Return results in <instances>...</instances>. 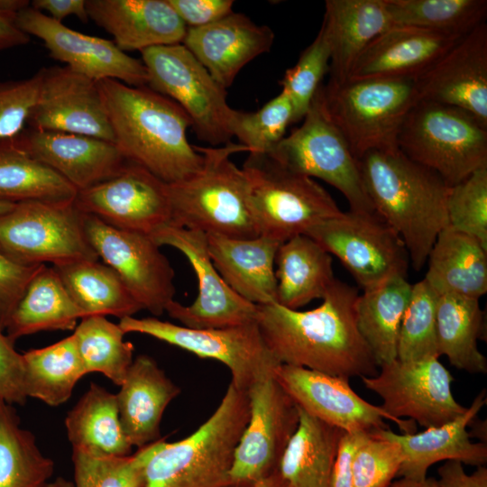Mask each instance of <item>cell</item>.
<instances>
[{
    "instance_id": "cell-1",
    "label": "cell",
    "mask_w": 487,
    "mask_h": 487,
    "mask_svg": "<svg viewBox=\"0 0 487 487\" xmlns=\"http://www.w3.org/2000/svg\"><path fill=\"white\" fill-rule=\"evenodd\" d=\"M355 288L335 280L310 310L257 305L255 322L280 364L344 378L374 376L379 366L356 323Z\"/></svg>"
},
{
    "instance_id": "cell-2",
    "label": "cell",
    "mask_w": 487,
    "mask_h": 487,
    "mask_svg": "<svg viewBox=\"0 0 487 487\" xmlns=\"http://www.w3.org/2000/svg\"><path fill=\"white\" fill-rule=\"evenodd\" d=\"M114 142L129 162L167 184L198 172L203 156L189 143L191 121L170 98L149 87H132L115 79L97 82Z\"/></svg>"
},
{
    "instance_id": "cell-3",
    "label": "cell",
    "mask_w": 487,
    "mask_h": 487,
    "mask_svg": "<svg viewBox=\"0 0 487 487\" xmlns=\"http://www.w3.org/2000/svg\"><path fill=\"white\" fill-rule=\"evenodd\" d=\"M357 161L374 211L400 235L409 263L420 271L436 237L448 225L449 186L398 147L370 151Z\"/></svg>"
},
{
    "instance_id": "cell-4",
    "label": "cell",
    "mask_w": 487,
    "mask_h": 487,
    "mask_svg": "<svg viewBox=\"0 0 487 487\" xmlns=\"http://www.w3.org/2000/svg\"><path fill=\"white\" fill-rule=\"evenodd\" d=\"M249 420L247 392L232 382L213 414L188 436L147 446L144 487H231L235 448Z\"/></svg>"
},
{
    "instance_id": "cell-5",
    "label": "cell",
    "mask_w": 487,
    "mask_h": 487,
    "mask_svg": "<svg viewBox=\"0 0 487 487\" xmlns=\"http://www.w3.org/2000/svg\"><path fill=\"white\" fill-rule=\"evenodd\" d=\"M196 148L204 159L200 170L184 180L168 184L170 225L207 235L258 236L245 175L230 159L233 153L247 149L232 142L222 147Z\"/></svg>"
},
{
    "instance_id": "cell-6",
    "label": "cell",
    "mask_w": 487,
    "mask_h": 487,
    "mask_svg": "<svg viewBox=\"0 0 487 487\" xmlns=\"http://www.w3.org/2000/svg\"><path fill=\"white\" fill-rule=\"evenodd\" d=\"M328 114L356 160L398 147L410 110L420 100L416 78H347L323 86Z\"/></svg>"
},
{
    "instance_id": "cell-7",
    "label": "cell",
    "mask_w": 487,
    "mask_h": 487,
    "mask_svg": "<svg viewBox=\"0 0 487 487\" xmlns=\"http://www.w3.org/2000/svg\"><path fill=\"white\" fill-rule=\"evenodd\" d=\"M242 170L259 235L282 244L343 212L313 179L287 169L266 153H249Z\"/></svg>"
},
{
    "instance_id": "cell-8",
    "label": "cell",
    "mask_w": 487,
    "mask_h": 487,
    "mask_svg": "<svg viewBox=\"0 0 487 487\" xmlns=\"http://www.w3.org/2000/svg\"><path fill=\"white\" fill-rule=\"evenodd\" d=\"M398 148L451 187L487 166V127L469 113L419 100L409 113Z\"/></svg>"
},
{
    "instance_id": "cell-9",
    "label": "cell",
    "mask_w": 487,
    "mask_h": 487,
    "mask_svg": "<svg viewBox=\"0 0 487 487\" xmlns=\"http://www.w3.org/2000/svg\"><path fill=\"white\" fill-rule=\"evenodd\" d=\"M323 86L317 91L301 125L266 154L296 173L320 179L335 188L348 201L350 210L375 212L358 161L328 114Z\"/></svg>"
},
{
    "instance_id": "cell-10",
    "label": "cell",
    "mask_w": 487,
    "mask_h": 487,
    "mask_svg": "<svg viewBox=\"0 0 487 487\" xmlns=\"http://www.w3.org/2000/svg\"><path fill=\"white\" fill-rule=\"evenodd\" d=\"M141 53L148 87L186 112L198 139L215 146L231 142L235 110L227 104L226 89L182 43L152 47Z\"/></svg>"
},
{
    "instance_id": "cell-11",
    "label": "cell",
    "mask_w": 487,
    "mask_h": 487,
    "mask_svg": "<svg viewBox=\"0 0 487 487\" xmlns=\"http://www.w3.org/2000/svg\"><path fill=\"white\" fill-rule=\"evenodd\" d=\"M0 247L25 265L97 261L72 202H23L0 215Z\"/></svg>"
},
{
    "instance_id": "cell-12",
    "label": "cell",
    "mask_w": 487,
    "mask_h": 487,
    "mask_svg": "<svg viewBox=\"0 0 487 487\" xmlns=\"http://www.w3.org/2000/svg\"><path fill=\"white\" fill-rule=\"evenodd\" d=\"M306 234L335 256L363 291L407 275L409 259L405 244L376 212H342Z\"/></svg>"
},
{
    "instance_id": "cell-13",
    "label": "cell",
    "mask_w": 487,
    "mask_h": 487,
    "mask_svg": "<svg viewBox=\"0 0 487 487\" xmlns=\"http://www.w3.org/2000/svg\"><path fill=\"white\" fill-rule=\"evenodd\" d=\"M118 325L125 334H144L198 357L224 363L231 372V382L244 391L280 364L267 348L256 322L226 328L194 329L155 317L132 316L121 318Z\"/></svg>"
},
{
    "instance_id": "cell-14",
    "label": "cell",
    "mask_w": 487,
    "mask_h": 487,
    "mask_svg": "<svg viewBox=\"0 0 487 487\" xmlns=\"http://www.w3.org/2000/svg\"><path fill=\"white\" fill-rule=\"evenodd\" d=\"M249 420L235 448L231 487H250L278 471L299 420L290 396L269 373L247 390Z\"/></svg>"
},
{
    "instance_id": "cell-15",
    "label": "cell",
    "mask_w": 487,
    "mask_h": 487,
    "mask_svg": "<svg viewBox=\"0 0 487 487\" xmlns=\"http://www.w3.org/2000/svg\"><path fill=\"white\" fill-rule=\"evenodd\" d=\"M382 400L381 409L398 420L411 419L425 427L442 426L467 408L452 393L454 381L438 357L382 364L374 376L360 378Z\"/></svg>"
},
{
    "instance_id": "cell-16",
    "label": "cell",
    "mask_w": 487,
    "mask_h": 487,
    "mask_svg": "<svg viewBox=\"0 0 487 487\" xmlns=\"http://www.w3.org/2000/svg\"><path fill=\"white\" fill-rule=\"evenodd\" d=\"M86 235L105 264L111 267L127 289L155 317L174 300V270L147 234L115 228L83 213Z\"/></svg>"
},
{
    "instance_id": "cell-17",
    "label": "cell",
    "mask_w": 487,
    "mask_h": 487,
    "mask_svg": "<svg viewBox=\"0 0 487 487\" xmlns=\"http://www.w3.org/2000/svg\"><path fill=\"white\" fill-rule=\"evenodd\" d=\"M160 247L169 245L188 260L198 280L195 301L184 306L172 300L165 312L194 329H216L255 322L257 305L237 295L223 280L210 258L203 232L167 225L150 236Z\"/></svg>"
},
{
    "instance_id": "cell-18",
    "label": "cell",
    "mask_w": 487,
    "mask_h": 487,
    "mask_svg": "<svg viewBox=\"0 0 487 487\" xmlns=\"http://www.w3.org/2000/svg\"><path fill=\"white\" fill-rule=\"evenodd\" d=\"M272 374L298 407L345 432L372 433L395 423L403 434L417 432L411 419L398 420L358 395L349 379L303 367L278 364Z\"/></svg>"
},
{
    "instance_id": "cell-19",
    "label": "cell",
    "mask_w": 487,
    "mask_h": 487,
    "mask_svg": "<svg viewBox=\"0 0 487 487\" xmlns=\"http://www.w3.org/2000/svg\"><path fill=\"white\" fill-rule=\"evenodd\" d=\"M74 203L109 225L149 236L170 223L168 184L129 161L110 179L78 191Z\"/></svg>"
},
{
    "instance_id": "cell-20",
    "label": "cell",
    "mask_w": 487,
    "mask_h": 487,
    "mask_svg": "<svg viewBox=\"0 0 487 487\" xmlns=\"http://www.w3.org/2000/svg\"><path fill=\"white\" fill-rule=\"evenodd\" d=\"M19 27L41 40L50 56L96 82L115 79L132 87H148L142 60L103 38L72 30L31 5L17 14Z\"/></svg>"
},
{
    "instance_id": "cell-21",
    "label": "cell",
    "mask_w": 487,
    "mask_h": 487,
    "mask_svg": "<svg viewBox=\"0 0 487 487\" xmlns=\"http://www.w3.org/2000/svg\"><path fill=\"white\" fill-rule=\"evenodd\" d=\"M38 72L39 92L27 127L114 142L97 82L66 66L45 68Z\"/></svg>"
},
{
    "instance_id": "cell-22",
    "label": "cell",
    "mask_w": 487,
    "mask_h": 487,
    "mask_svg": "<svg viewBox=\"0 0 487 487\" xmlns=\"http://www.w3.org/2000/svg\"><path fill=\"white\" fill-rule=\"evenodd\" d=\"M420 100L458 107L487 127V24L460 38L416 78Z\"/></svg>"
},
{
    "instance_id": "cell-23",
    "label": "cell",
    "mask_w": 487,
    "mask_h": 487,
    "mask_svg": "<svg viewBox=\"0 0 487 487\" xmlns=\"http://www.w3.org/2000/svg\"><path fill=\"white\" fill-rule=\"evenodd\" d=\"M14 139L78 191L110 179L128 162L115 142L92 136L26 126Z\"/></svg>"
},
{
    "instance_id": "cell-24",
    "label": "cell",
    "mask_w": 487,
    "mask_h": 487,
    "mask_svg": "<svg viewBox=\"0 0 487 487\" xmlns=\"http://www.w3.org/2000/svg\"><path fill=\"white\" fill-rule=\"evenodd\" d=\"M273 41L270 27L233 12L208 25L188 27L182 44L226 89L246 64L270 51Z\"/></svg>"
},
{
    "instance_id": "cell-25",
    "label": "cell",
    "mask_w": 487,
    "mask_h": 487,
    "mask_svg": "<svg viewBox=\"0 0 487 487\" xmlns=\"http://www.w3.org/2000/svg\"><path fill=\"white\" fill-rule=\"evenodd\" d=\"M486 399V390H482L462 415L422 432L397 434L384 428L372 433L400 446L404 459L398 476L403 478L425 480L429 467L441 461L456 460L463 464L482 466L487 463V446L483 442H473L467 427L476 419Z\"/></svg>"
},
{
    "instance_id": "cell-26",
    "label": "cell",
    "mask_w": 487,
    "mask_h": 487,
    "mask_svg": "<svg viewBox=\"0 0 487 487\" xmlns=\"http://www.w3.org/2000/svg\"><path fill=\"white\" fill-rule=\"evenodd\" d=\"M86 7L124 51L180 44L187 32L168 0H86Z\"/></svg>"
},
{
    "instance_id": "cell-27",
    "label": "cell",
    "mask_w": 487,
    "mask_h": 487,
    "mask_svg": "<svg viewBox=\"0 0 487 487\" xmlns=\"http://www.w3.org/2000/svg\"><path fill=\"white\" fill-rule=\"evenodd\" d=\"M460 38L426 29L393 25L364 49L348 78H416Z\"/></svg>"
},
{
    "instance_id": "cell-28",
    "label": "cell",
    "mask_w": 487,
    "mask_h": 487,
    "mask_svg": "<svg viewBox=\"0 0 487 487\" xmlns=\"http://www.w3.org/2000/svg\"><path fill=\"white\" fill-rule=\"evenodd\" d=\"M115 394L120 421L132 445L143 447L161 439V421L180 389L152 357L133 359Z\"/></svg>"
},
{
    "instance_id": "cell-29",
    "label": "cell",
    "mask_w": 487,
    "mask_h": 487,
    "mask_svg": "<svg viewBox=\"0 0 487 487\" xmlns=\"http://www.w3.org/2000/svg\"><path fill=\"white\" fill-rule=\"evenodd\" d=\"M280 244L263 235H207L208 253L218 273L237 295L254 305L277 303L274 264Z\"/></svg>"
},
{
    "instance_id": "cell-30",
    "label": "cell",
    "mask_w": 487,
    "mask_h": 487,
    "mask_svg": "<svg viewBox=\"0 0 487 487\" xmlns=\"http://www.w3.org/2000/svg\"><path fill=\"white\" fill-rule=\"evenodd\" d=\"M321 29L330 48L329 81L342 82L364 49L393 26L385 0H326Z\"/></svg>"
},
{
    "instance_id": "cell-31",
    "label": "cell",
    "mask_w": 487,
    "mask_h": 487,
    "mask_svg": "<svg viewBox=\"0 0 487 487\" xmlns=\"http://www.w3.org/2000/svg\"><path fill=\"white\" fill-rule=\"evenodd\" d=\"M425 280L438 294L480 299L487 292V249L474 237L448 226L428 254Z\"/></svg>"
},
{
    "instance_id": "cell-32",
    "label": "cell",
    "mask_w": 487,
    "mask_h": 487,
    "mask_svg": "<svg viewBox=\"0 0 487 487\" xmlns=\"http://www.w3.org/2000/svg\"><path fill=\"white\" fill-rule=\"evenodd\" d=\"M275 263L277 303L290 309L323 299L335 280L332 256L307 234L283 242Z\"/></svg>"
},
{
    "instance_id": "cell-33",
    "label": "cell",
    "mask_w": 487,
    "mask_h": 487,
    "mask_svg": "<svg viewBox=\"0 0 487 487\" xmlns=\"http://www.w3.org/2000/svg\"><path fill=\"white\" fill-rule=\"evenodd\" d=\"M83 317L57 271L44 264L28 284L5 333L15 343L41 331L74 330Z\"/></svg>"
},
{
    "instance_id": "cell-34",
    "label": "cell",
    "mask_w": 487,
    "mask_h": 487,
    "mask_svg": "<svg viewBox=\"0 0 487 487\" xmlns=\"http://www.w3.org/2000/svg\"><path fill=\"white\" fill-rule=\"evenodd\" d=\"M298 409L299 425L278 472L290 487H331L338 444L345 431Z\"/></svg>"
},
{
    "instance_id": "cell-35",
    "label": "cell",
    "mask_w": 487,
    "mask_h": 487,
    "mask_svg": "<svg viewBox=\"0 0 487 487\" xmlns=\"http://www.w3.org/2000/svg\"><path fill=\"white\" fill-rule=\"evenodd\" d=\"M411 287L406 277L395 276L358 296L357 327L379 367L397 359L399 332Z\"/></svg>"
},
{
    "instance_id": "cell-36",
    "label": "cell",
    "mask_w": 487,
    "mask_h": 487,
    "mask_svg": "<svg viewBox=\"0 0 487 487\" xmlns=\"http://www.w3.org/2000/svg\"><path fill=\"white\" fill-rule=\"evenodd\" d=\"M485 335L484 312L479 299L440 294L436 303V339L439 356L459 370L486 373L487 359L478 348Z\"/></svg>"
},
{
    "instance_id": "cell-37",
    "label": "cell",
    "mask_w": 487,
    "mask_h": 487,
    "mask_svg": "<svg viewBox=\"0 0 487 487\" xmlns=\"http://www.w3.org/2000/svg\"><path fill=\"white\" fill-rule=\"evenodd\" d=\"M72 448H83L115 456L132 454L117 408L115 394L92 382L65 418Z\"/></svg>"
},
{
    "instance_id": "cell-38",
    "label": "cell",
    "mask_w": 487,
    "mask_h": 487,
    "mask_svg": "<svg viewBox=\"0 0 487 487\" xmlns=\"http://www.w3.org/2000/svg\"><path fill=\"white\" fill-rule=\"evenodd\" d=\"M53 268L84 317L112 315L121 319L142 309L118 274L105 263L78 261Z\"/></svg>"
},
{
    "instance_id": "cell-39",
    "label": "cell",
    "mask_w": 487,
    "mask_h": 487,
    "mask_svg": "<svg viewBox=\"0 0 487 487\" xmlns=\"http://www.w3.org/2000/svg\"><path fill=\"white\" fill-rule=\"evenodd\" d=\"M78 190L26 152L15 139L0 141V201L72 202Z\"/></svg>"
},
{
    "instance_id": "cell-40",
    "label": "cell",
    "mask_w": 487,
    "mask_h": 487,
    "mask_svg": "<svg viewBox=\"0 0 487 487\" xmlns=\"http://www.w3.org/2000/svg\"><path fill=\"white\" fill-rule=\"evenodd\" d=\"M22 354L27 398L51 407L65 403L78 381L87 374L73 335Z\"/></svg>"
},
{
    "instance_id": "cell-41",
    "label": "cell",
    "mask_w": 487,
    "mask_h": 487,
    "mask_svg": "<svg viewBox=\"0 0 487 487\" xmlns=\"http://www.w3.org/2000/svg\"><path fill=\"white\" fill-rule=\"evenodd\" d=\"M54 467L22 427L14 405L0 399V487H45Z\"/></svg>"
},
{
    "instance_id": "cell-42",
    "label": "cell",
    "mask_w": 487,
    "mask_h": 487,
    "mask_svg": "<svg viewBox=\"0 0 487 487\" xmlns=\"http://www.w3.org/2000/svg\"><path fill=\"white\" fill-rule=\"evenodd\" d=\"M393 25L463 37L485 22L486 0H385Z\"/></svg>"
},
{
    "instance_id": "cell-43",
    "label": "cell",
    "mask_w": 487,
    "mask_h": 487,
    "mask_svg": "<svg viewBox=\"0 0 487 487\" xmlns=\"http://www.w3.org/2000/svg\"><path fill=\"white\" fill-rule=\"evenodd\" d=\"M86 373L99 372L120 385L133 362L134 347L125 333L104 316L80 319L73 332Z\"/></svg>"
},
{
    "instance_id": "cell-44",
    "label": "cell",
    "mask_w": 487,
    "mask_h": 487,
    "mask_svg": "<svg viewBox=\"0 0 487 487\" xmlns=\"http://www.w3.org/2000/svg\"><path fill=\"white\" fill-rule=\"evenodd\" d=\"M438 294L425 279L411 287L398 339L397 359L402 362L438 357L436 303Z\"/></svg>"
},
{
    "instance_id": "cell-45",
    "label": "cell",
    "mask_w": 487,
    "mask_h": 487,
    "mask_svg": "<svg viewBox=\"0 0 487 487\" xmlns=\"http://www.w3.org/2000/svg\"><path fill=\"white\" fill-rule=\"evenodd\" d=\"M147 446L134 454L115 456L72 448L74 487H144Z\"/></svg>"
},
{
    "instance_id": "cell-46",
    "label": "cell",
    "mask_w": 487,
    "mask_h": 487,
    "mask_svg": "<svg viewBox=\"0 0 487 487\" xmlns=\"http://www.w3.org/2000/svg\"><path fill=\"white\" fill-rule=\"evenodd\" d=\"M293 108L283 91L256 112L235 110L232 132L249 153H269L284 137L292 124Z\"/></svg>"
},
{
    "instance_id": "cell-47",
    "label": "cell",
    "mask_w": 487,
    "mask_h": 487,
    "mask_svg": "<svg viewBox=\"0 0 487 487\" xmlns=\"http://www.w3.org/2000/svg\"><path fill=\"white\" fill-rule=\"evenodd\" d=\"M448 227L471 235L487 249V166L449 187Z\"/></svg>"
},
{
    "instance_id": "cell-48",
    "label": "cell",
    "mask_w": 487,
    "mask_h": 487,
    "mask_svg": "<svg viewBox=\"0 0 487 487\" xmlns=\"http://www.w3.org/2000/svg\"><path fill=\"white\" fill-rule=\"evenodd\" d=\"M330 48L323 30L301 53L297 63L287 69L280 84L293 108L292 124L303 119L329 71Z\"/></svg>"
},
{
    "instance_id": "cell-49",
    "label": "cell",
    "mask_w": 487,
    "mask_h": 487,
    "mask_svg": "<svg viewBox=\"0 0 487 487\" xmlns=\"http://www.w3.org/2000/svg\"><path fill=\"white\" fill-rule=\"evenodd\" d=\"M403 459L396 442L370 433L353 460V487H388L398 476Z\"/></svg>"
},
{
    "instance_id": "cell-50",
    "label": "cell",
    "mask_w": 487,
    "mask_h": 487,
    "mask_svg": "<svg viewBox=\"0 0 487 487\" xmlns=\"http://www.w3.org/2000/svg\"><path fill=\"white\" fill-rule=\"evenodd\" d=\"M39 85V72L24 79L0 81V141L15 138L27 126Z\"/></svg>"
},
{
    "instance_id": "cell-51",
    "label": "cell",
    "mask_w": 487,
    "mask_h": 487,
    "mask_svg": "<svg viewBox=\"0 0 487 487\" xmlns=\"http://www.w3.org/2000/svg\"><path fill=\"white\" fill-rule=\"evenodd\" d=\"M44 264L25 265L10 258L0 247V329L8 321L28 284Z\"/></svg>"
},
{
    "instance_id": "cell-52",
    "label": "cell",
    "mask_w": 487,
    "mask_h": 487,
    "mask_svg": "<svg viewBox=\"0 0 487 487\" xmlns=\"http://www.w3.org/2000/svg\"><path fill=\"white\" fill-rule=\"evenodd\" d=\"M0 399L11 405H24L23 354L18 353L6 334L0 329Z\"/></svg>"
},
{
    "instance_id": "cell-53",
    "label": "cell",
    "mask_w": 487,
    "mask_h": 487,
    "mask_svg": "<svg viewBox=\"0 0 487 487\" xmlns=\"http://www.w3.org/2000/svg\"><path fill=\"white\" fill-rule=\"evenodd\" d=\"M187 27L213 23L233 13L232 0H168Z\"/></svg>"
},
{
    "instance_id": "cell-54",
    "label": "cell",
    "mask_w": 487,
    "mask_h": 487,
    "mask_svg": "<svg viewBox=\"0 0 487 487\" xmlns=\"http://www.w3.org/2000/svg\"><path fill=\"white\" fill-rule=\"evenodd\" d=\"M370 433L344 432L335 459L331 487H353L352 466L356 450Z\"/></svg>"
},
{
    "instance_id": "cell-55",
    "label": "cell",
    "mask_w": 487,
    "mask_h": 487,
    "mask_svg": "<svg viewBox=\"0 0 487 487\" xmlns=\"http://www.w3.org/2000/svg\"><path fill=\"white\" fill-rule=\"evenodd\" d=\"M439 487H487V468L478 466L471 474L456 460L446 461L438 469Z\"/></svg>"
},
{
    "instance_id": "cell-56",
    "label": "cell",
    "mask_w": 487,
    "mask_h": 487,
    "mask_svg": "<svg viewBox=\"0 0 487 487\" xmlns=\"http://www.w3.org/2000/svg\"><path fill=\"white\" fill-rule=\"evenodd\" d=\"M30 5L40 12H48L59 23L69 15H76L84 23L88 21L86 0H33Z\"/></svg>"
},
{
    "instance_id": "cell-57",
    "label": "cell",
    "mask_w": 487,
    "mask_h": 487,
    "mask_svg": "<svg viewBox=\"0 0 487 487\" xmlns=\"http://www.w3.org/2000/svg\"><path fill=\"white\" fill-rule=\"evenodd\" d=\"M31 37L17 23V14L0 11V51L27 44Z\"/></svg>"
},
{
    "instance_id": "cell-58",
    "label": "cell",
    "mask_w": 487,
    "mask_h": 487,
    "mask_svg": "<svg viewBox=\"0 0 487 487\" xmlns=\"http://www.w3.org/2000/svg\"><path fill=\"white\" fill-rule=\"evenodd\" d=\"M388 487H439V485L434 477H427L422 481L401 477L400 480L392 482Z\"/></svg>"
},
{
    "instance_id": "cell-59",
    "label": "cell",
    "mask_w": 487,
    "mask_h": 487,
    "mask_svg": "<svg viewBox=\"0 0 487 487\" xmlns=\"http://www.w3.org/2000/svg\"><path fill=\"white\" fill-rule=\"evenodd\" d=\"M250 487H290L277 471Z\"/></svg>"
},
{
    "instance_id": "cell-60",
    "label": "cell",
    "mask_w": 487,
    "mask_h": 487,
    "mask_svg": "<svg viewBox=\"0 0 487 487\" xmlns=\"http://www.w3.org/2000/svg\"><path fill=\"white\" fill-rule=\"evenodd\" d=\"M31 1L27 0H0V11L18 14L30 6Z\"/></svg>"
},
{
    "instance_id": "cell-61",
    "label": "cell",
    "mask_w": 487,
    "mask_h": 487,
    "mask_svg": "<svg viewBox=\"0 0 487 487\" xmlns=\"http://www.w3.org/2000/svg\"><path fill=\"white\" fill-rule=\"evenodd\" d=\"M45 487H74L73 482L63 477H57L54 481L49 482Z\"/></svg>"
},
{
    "instance_id": "cell-62",
    "label": "cell",
    "mask_w": 487,
    "mask_h": 487,
    "mask_svg": "<svg viewBox=\"0 0 487 487\" xmlns=\"http://www.w3.org/2000/svg\"><path fill=\"white\" fill-rule=\"evenodd\" d=\"M15 204L0 201V215L9 211Z\"/></svg>"
}]
</instances>
